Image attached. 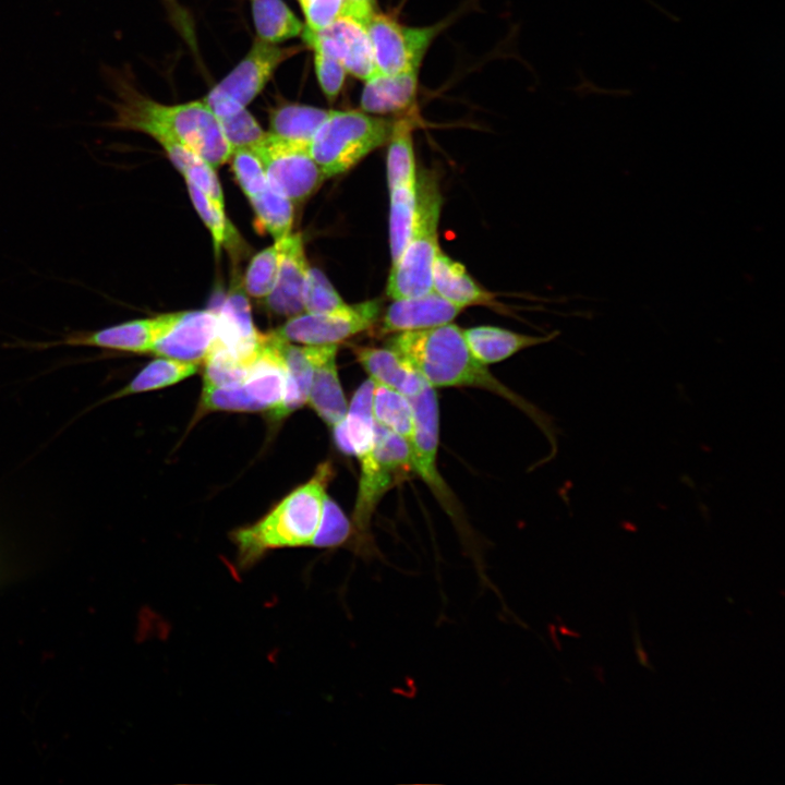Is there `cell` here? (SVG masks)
<instances>
[{
  "instance_id": "obj_34",
  "label": "cell",
  "mask_w": 785,
  "mask_h": 785,
  "mask_svg": "<svg viewBox=\"0 0 785 785\" xmlns=\"http://www.w3.org/2000/svg\"><path fill=\"white\" fill-rule=\"evenodd\" d=\"M186 186L192 204L212 234L216 254H219L222 246L237 250L240 245V238L225 210L217 207L192 183L186 182Z\"/></svg>"
},
{
  "instance_id": "obj_8",
  "label": "cell",
  "mask_w": 785,
  "mask_h": 785,
  "mask_svg": "<svg viewBox=\"0 0 785 785\" xmlns=\"http://www.w3.org/2000/svg\"><path fill=\"white\" fill-rule=\"evenodd\" d=\"M252 149L263 164L268 184L293 205L307 200L326 180L307 145L266 133Z\"/></svg>"
},
{
  "instance_id": "obj_33",
  "label": "cell",
  "mask_w": 785,
  "mask_h": 785,
  "mask_svg": "<svg viewBox=\"0 0 785 785\" xmlns=\"http://www.w3.org/2000/svg\"><path fill=\"white\" fill-rule=\"evenodd\" d=\"M282 241L274 242L251 259L242 280L247 295L264 300L273 291L282 255Z\"/></svg>"
},
{
  "instance_id": "obj_23",
  "label": "cell",
  "mask_w": 785,
  "mask_h": 785,
  "mask_svg": "<svg viewBox=\"0 0 785 785\" xmlns=\"http://www.w3.org/2000/svg\"><path fill=\"white\" fill-rule=\"evenodd\" d=\"M466 342L476 360L487 365L512 354L551 341L557 331L547 336H529L494 326H476L462 330Z\"/></svg>"
},
{
  "instance_id": "obj_19",
  "label": "cell",
  "mask_w": 785,
  "mask_h": 785,
  "mask_svg": "<svg viewBox=\"0 0 785 785\" xmlns=\"http://www.w3.org/2000/svg\"><path fill=\"white\" fill-rule=\"evenodd\" d=\"M375 382L364 381L355 390L346 416L336 423L334 438L338 448L346 455H354L360 460L372 449L375 435V421L372 411Z\"/></svg>"
},
{
  "instance_id": "obj_29",
  "label": "cell",
  "mask_w": 785,
  "mask_h": 785,
  "mask_svg": "<svg viewBox=\"0 0 785 785\" xmlns=\"http://www.w3.org/2000/svg\"><path fill=\"white\" fill-rule=\"evenodd\" d=\"M372 411L376 424L398 434L408 443L410 442L414 418L409 397L375 383Z\"/></svg>"
},
{
  "instance_id": "obj_13",
  "label": "cell",
  "mask_w": 785,
  "mask_h": 785,
  "mask_svg": "<svg viewBox=\"0 0 785 785\" xmlns=\"http://www.w3.org/2000/svg\"><path fill=\"white\" fill-rule=\"evenodd\" d=\"M413 409L414 427L409 442L412 469L444 499L445 483L436 468L439 439V410L437 395L427 383L421 391L409 397Z\"/></svg>"
},
{
  "instance_id": "obj_35",
  "label": "cell",
  "mask_w": 785,
  "mask_h": 785,
  "mask_svg": "<svg viewBox=\"0 0 785 785\" xmlns=\"http://www.w3.org/2000/svg\"><path fill=\"white\" fill-rule=\"evenodd\" d=\"M351 532V522L339 506L326 494L319 526L311 546L323 548L337 547L349 540Z\"/></svg>"
},
{
  "instance_id": "obj_17",
  "label": "cell",
  "mask_w": 785,
  "mask_h": 785,
  "mask_svg": "<svg viewBox=\"0 0 785 785\" xmlns=\"http://www.w3.org/2000/svg\"><path fill=\"white\" fill-rule=\"evenodd\" d=\"M314 364L307 401L328 425L334 426L347 413L348 404L338 377L337 345H307Z\"/></svg>"
},
{
  "instance_id": "obj_40",
  "label": "cell",
  "mask_w": 785,
  "mask_h": 785,
  "mask_svg": "<svg viewBox=\"0 0 785 785\" xmlns=\"http://www.w3.org/2000/svg\"><path fill=\"white\" fill-rule=\"evenodd\" d=\"M182 176L186 182L201 190L217 207L225 210L222 189L212 166L204 160H200L189 167Z\"/></svg>"
},
{
  "instance_id": "obj_43",
  "label": "cell",
  "mask_w": 785,
  "mask_h": 785,
  "mask_svg": "<svg viewBox=\"0 0 785 785\" xmlns=\"http://www.w3.org/2000/svg\"><path fill=\"white\" fill-rule=\"evenodd\" d=\"M632 639H633L636 655H637V659H638L640 665H642L651 671H654V667L649 663L648 654L643 650V647H642V643L640 640V636H639V632L637 629V624H636L635 617H633V638Z\"/></svg>"
},
{
  "instance_id": "obj_41",
  "label": "cell",
  "mask_w": 785,
  "mask_h": 785,
  "mask_svg": "<svg viewBox=\"0 0 785 785\" xmlns=\"http://www.w3.org/2000/svg\"><path fill=\"white\" fill-rule=\"evenodd\" d=\"M306 20V27L312 31L324 28L342 15L345 0H299Z\"/></svg>"
},
{
  "instance_id": "obj_18",
  "label": "cell",
  "mask_w": 785,
  "mask_h": 785,
  "mask_svg": "<svg viewBox=\"0 0 785 785\" xmlns=\"http://www.w3.org/2000/svg\"><path fill=\"white\" fill-rule=\"evenodd\" d=\"M461 307L448 302L434 290L395 300L383 318L381 333L425 329L450 323Z\"/></svg>"
},
{
  "instance_id": "obj_37",
  "label": "cell",
  "mask_w": 785,
  "mask_h": 785,
  "mask_svg": "<svg viewBox=\"0 0 785 785\" xmlns=\"http://www.w3.org/2000/svg\"><path fill=\"white\" fill-rule=\"evenodd\" d=\"M222 133L232 152L252 148L266 135L256 119L245 109L218 118Z\"/></svg>"
},
{
  "instance_id": "obj_31",
  "label": "cell",
  "mask_w": 785,
  "mask_h": 785,
  "mask_svg": "<svg viewBox=\"0 0 785 785\" xmlns=\"http://www.w3.org/2000/svg\"><path fill=\"white\" fill-rule=\"evenodd\" d=\"M390 191L389 238L395 263L407 246L414 220L416 183L396 186Z\"/></svg>"
},
{
  "instance_id": "obj_26",
  "label": "cell",
  "mask_w": 785,
  "mask_h": 785,
  "mask_svg": "<svg viewBox=\"0 0 785 785\" xmlns=\"http://www.w3.org/2000/svg\"><path fill=\"white\" fill-rule=\"evenodd\" d=\"M197 370L198 363L160 357L149 362L124 387L108 396L106 401L177 384Z\"/></svg>"
},
{
  "instance_id": "obj_36",
  "label": "cell",
  "mask_w": 785,
  "mask_h": 785,
  "mask_svg": "<svg viewBox=\"0 0 785 785\" xmlns=\"http://www.w3.org/2000/svg\"><path fill=\"white\" fill-rule=\"evenodd\" d=\"M230 158L235 180L247 198L268 186L263 164L252 148L235 149Z\"/></svg>"
},
{
  "instance_id": "obj_14",
  "label": "cell",
  "mask_w": 785,
  "mask_h": 785,
  "mask_svg": "<svg viewBox=\"0 0 785 785\" xmlns=\"http://www.w3.org/2000/svg\"><path fill=\"white\" fill-rule=\"evenodd\" d=\"M217 312L214 342L240 361L251 364L258 349L261 333L254 326L247 294L239 276L232 279Z\"/></svg>"
},
{
  "instance_id": "obj_32",
  "label": "cell",
  "mask_w": 785,
  "mask_h": 785,
  "mask_svg": "<svg viewBox=\"0 0 785 785\" xmlns=\"http://www.w3.org/2000/svg\"><path fill=\"white\" fill-rule=\"evenodd\" d=\"M359 304H347L327 277L318 268L310 267L303 291V309L306 313L351 315Z\"/></svg>"
},
{
  "instance_id": "obj_22",
  "label": "cell",
  "mask_w": 785,
  "mask_h": 785,
  "mask_svg": "<svg viewBox=\"0 0 785 785\" xmlns=\"http://www.w3.org/2000/svg\"><path fill=\"white\" fill-rule=\"evenodd\" d=\"M433 290L461 309L469 305H491L495 299V294L482 288L462 264L440 250L433 266Z\"/></svg>"
},
{
  "instance_id": "obj_39",
  "label": "cell",
  "mask_w": 785,
  "mask_h": 785,
  "mask_svg": "<svg viewBox=\"0 0 785 785\" xmlns=\"http://www.w3.org/2000/svg\"><path fill=\"white\" fill-rule=\"evenodd\" d=\"M313 51L319 86L325 96L334 100L342 88L347 71L337 60L321 51Z\"/></svg>"
},
{
  "instance_id": "obj_24",
  "label": "cell",
  "mask_w": 785,
  "mask_h": 785,
  "mask_svg": "<svg viewBox=\"0 0 785 785\" xmlns=\"http://www.w3.org/2000/svg\"><path fill=\"white\" fill-rule=\"evenodd\" d=\"M280 350L286 366V387L281 403L269 414L282 419L307 402L314 364L309 346L299 347L281 339Z\"/></svg>"
},
{
  "instance_id": "obj_42",
  "label": "cell",
  "mask_w": 785,
  "mask_h": 785,
  "mask_svg": "<svg viewBox=\"0 0 785 785\" xmlns=\"http://www.w3.org/2000/svg\"><path fill=\"white\" fill-rule=\"evenodd\" d=\"M376 12V0H345L342 15L351 16L362 24Z\"/></svg>"
},
{
  "instance_id": "obj_3",
  "label": "cell",
  "mask_w": 785,
  "mask_h": 785,
  "mask_svg": "<svg viewBox=\"0 0 785 785\" xmlns=\"http://www.w3.org/2000/svg\"><path fill=\"white\" fill-rule=\"evenodd\" d=\"M114 108L116 117L110 122L114 129L122 130L132 121H149L165 129L215 170L230 159L232 149L219 120L203 99L164 105L125 87Z\"/></svg>"
},
{
  "instance_id": "obj_1",
  "label": "cell",
  "mask_w": 785,
  "mask_h": 785,
  "mask_svg": "<svg viewBox=\"0 0 785 785\" xmlns=\"http://www.w3.org/2000/svg\"><path fill=\"white\" fill-rule=\"evenodd\" d=\"M387 346L433 388L476 387L508 399L530 415L555 446L548 418L495 378L486 365L474 358L457 325L448 323L397 333Z\"/></svg>"
},
{
  "instance_id": "obj_30",
  "label": "cell",
  "mask_w": 785,
  "mask_h": 785,
  "mask_svg": "<svg viewBox=\"0 0 785 785\" xmlns=\"http://www.w3.org/2000/svg\"><path fill=\"white\" fill-rule=\"evenodd\" d=\"M249 201L259 226L273 237L274 242L282 241L291 233L294 205L288 197L268 184Z\"/></svg>"
},
{
  "instance_id": "obj_21",
  "label": "cell",
  "mask_w": 785,
  "mask_h": 785,
  "mask_svg": "<svg viewBox=\"0 0 785 785\" xmlns=\"http://www.w3.org/2000/svg\"><path fill=\"white\" fill-rule=\"evenodd\" d=\"M357 360L376 384L411 397L426 382L390 348L354 347Z\"/></svg>"
},
{
  "instance_id": "obj_25",
  "label": "cell",
  "mask_w": 785,
  "mask_h": 785,
  "mask_svg": "<svg viewBox=\"0 0 785 785\" xmlns=\"http://www.w3.org/2000/svg\"><path fill=\"white\" fill-rule=\"evenodd\" d=\"M329 112L330 110L306 105L279 106L269 114L268 133L309 146Z\"/></svg>"
},
{
  "instance_id": "obj_6",
  "label": "cell",
  "mask_w": 785,
  "mask_h": 785,
  "mask_svg": "<svg viewBox=\"0 0 785 785\" xmlns=\"http://www.w3.org/2000/svg\"><path fill=\"white\" fill-rule=\"evenodd\" d=\"M410 445L398 434L375 423L374 444L361 459V474L353 511V527L361 543L366 534L372 515L384 494L412 471Z\"/></svg>"
},
{
  "instance_id": "obj_4",
  "label": "cell",
  "mask_w": 785,
  "mask_h": 785,
  "mask_svg": "<svg viewBox=\"0 0 785 785\" xmlns=\"http://www.w3.org/2000/svg\"><path fill=\"white\" fill-rule=\"evenodd\" d=\"M442 195L427 173L416 180V206L411 235L399 258L392 263L386 292L394 300L416 297L433 290V266L439 250L437 226Z\"/></svg>"
},
{
  "instance_id": "obj_15",
  "label": "cell",
  "mask_w": 785,
  "mask_h": 785,
  "mask_svg": "<svg viewBox=\"0 0 785 785\" xmlns=\"http://www.w3.org/2000/svg\"><path fill=\"white\" fill-rule=\"evenodd\" d=\"M216 331V311L182 312L178 322L155 342L150 352L158 357L200 363L215 340Z\"/></svg>"
},
{
  "instance_id": "obj_38",
  "label": "cell",
  "mask_w": 785,
  "mask_h": 785,
  "mask_svg": "<svg viewBox=\"0 0 785 785\" xmlns=\"http://www.w3.org/2000/svg\"><path fill=\"white\" fill-rule=\"evenodd\" d=\"M201 404L203 410L258 411L242 385H203Z\"/></svg>"
},
{
  "instance_id": "obj_12",
  "label": "cell",
  "mask_w": 785,
  "mask_h": 785,
  "mask_svg": "<svg viewBox=\"0 0 785 785\" xmlns=\"http://www.w3.org/2000/svg\"><path fill=\"white\" fill-rule=\"evenodd\" d=\"M182 312L138 318L98 330L68 334L56 345L86 346L107 350L145 353L178 322Z\"/></svg>"
},
{
  "instance_id": "obj_28",
  "label": "cell",
  "mask_w": 785,
  "mask_h": 785,
  "mask_svg": "<svg viewBox=\"0 0 785 785\" xmlns=\"http://www.w3.org/2000/svg\"><path fill=\"white\" fill-rule=\"evenodd\" d=\"M412 122L407 118L394 121L387 153L389 190L399 185L416 183Z\"/></svg>"
},
{
  "instance_id": "obj_27",
  "label": "cell",
  "mask_w": 785,
  "mask_h": 785,
  "mask_svg": "<svg viewBox=\"0 0 785 785\" xmlns=\"http://www.w3.org/2000/svg\"><path fill=\"white\" fill-rule=\"evenodd\" d=\"M252 13L258 38L278 44L302 34L304 26L281 0H252Z\"/></svg>"
},
{
  "instance_id": "obj_5",
  "label": "cell",
  "mask_w": 785,
  "mask_h": 785,
  "mask_svg": "<svg viewBox=\"0 0 785 785\" xmlns=\"http://www.w3.org/2000/svg\"><path fill=\"white\" fill-rule=\"evenodd\" d=\"M394 121L358 110H330L309 144L326 179L342 174L385 144Z\"/></svg>"
},
{
  "instance_id": "obj_11",
  "label": "cell",
  "mask_w": 785,
  "mask_h": 785,
  "mask_svg": "<svg viewBox=\"0 0 785 785\" xmlns=\"http://www.w3.org/2000/svg\"><path fill=\"white\" fill-rule=\"evenodd\" d=\"M381 310L378 300L359 303L351 315L300 313L289 317L274 330L288 342L302 345H337L357 334L367 330L376 322Z\"/></svg>"
},
{
  "instance_id": "obj_7",
  "label": "cell",
  "mask_w": 785,
  "mask_h": 785,
  "mask_svg": "<svg viewBox=\"0 0 785 785\" xmlns=\"http://www.w3.org/2000/svg\"><path fill=\"white\" fill-rule=\"evenodd\" d=\"M300 50V47H279L257 38L247 55L203 101L217 118L245 108L263 90L276 69Z\"/></svg>"
},
{
  "instance_id": "obj_2",
  "label": "cell",
  "mask_w": 785,
  "mask_h": 785,
  "mask_svg": "<svg viewBox=\"0 0 785 785\" xmlns=\"http://www.w3.org/2000/svg\"><path fill=\"white\" fill-rule=\"evenodd\" d=\"M331 473L329 462L319 464L307 483L291 492L259 521L233 532L239 570L253 567L271 550L311 546Z\"/></svg>"
},
{
  "instance_id": "obj_10",
  "label": "cell",
  "mask_w": 785,
  "mask_h": 785,
  "mask_svg": "<svg viewBox=\"0 0 785 785\" xmlns=\"http://www.w3.org/2000/svg\"><path fill=\"white\" fill-rule=\"evenodd\" d=\"M301 35L307 46L337 60L351 75L365 82L377 73L365 25L358 20L340 15L318 31L305 26Z\"/></svg>"
},
{
  "instance_id": "obj_20",
  "label": "cell",
  "mask_w": 785,
  "mask_h": 785,
  "mask_svg": "<svg viewBox=\"0 0 785 785\" xmlns=\"http://www.w3.org/2000/svg\"><path fill=\"white\" fill-rule=\"evenodd\" d=\"M418 73H375L365 81L361 95V108L375 114L402 113L415 105Z\"/></svg>"
},
{
  "instance_id": "obj_16",
  "label": "cell",
  "mask_w": 785,
  "mask_h": 785,
  "mask_svg": "<svg viewBox=\"0 0 785 785\" xmlns=\"http://www.w3.org/2000/svg\"><path fill=\"white\" fill-rule=\"evenodd\" d=\"M309 268L301 233H290L282 241L276 285L264 299L265 306L270 313L292 317L304 312L303 291Z\"/></svg>"
},
{
  "instance_id": "obj_9",
  "label": "cell",
  "mask_w": 785,
  "mask_h": 785,
  "mask_svg": "<svg viewBox=\"0 0 785 785\" xmlns=\"http://www.w3.org/2000/svg\"><path fill=\"white\" fill-rule=\"evenodd\" d=\"M376 72H419L420 64L440 26L411 27L377 11L365 23Z\"/></svg>"
}]
</instances>
